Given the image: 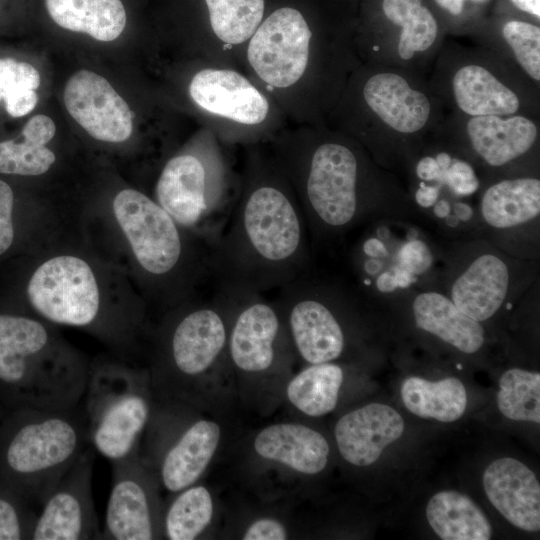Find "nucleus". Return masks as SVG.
<instances>
[{
	"instance_id": "nucleus-21",
	"label": "nucleus",
	"mask_w": 540,
	"mask_h": 540,
	"mask_svg": "<svg viewBox=\"0 0 540 540\" xmlns=\"http://www.w3.org/2000/svg\"><path fill=\"white\" fill-rule=\"evenodd\" d=\"M63 102L72 119L97 141L119 144L133 133L134 114L129 105L94 71L75 72L65 84Z\"/></svg>"
},
{
	"instance_id": "nucleus-36",
	"label": "nucleus",
	"mask_w": 540,
	"mask_h": 540,
	"mask_svg": "<svg viewBox=\"0 0 540 540\" xmlns=\"http://www.w3.org/2000/svg\"><path fill=\"white\" fill-rule=\"evenodd\" d=\"M56 162L55 153L20 136L0 142V173L19 176H40Z\"/></svg>"
},
{
	"instance_id": "nucleus-38",
	"label": "nucleus",
	"mask_w": 540,
	"mask_h": 540,
	"mask_svg": "<svg viewBox=\"0 0 540 540\" xmlns=\"http://www.w3.org/2000/svg\"><path fill=\"white\" fill-rule=\"evenodd\" d=\"M41 76L29 62L11 57H0V103L8 104L25 90H37Z\"/></svg>"
},
{
	"instance_id": "nucleus-15",
	"label": "nucleus",
	"mask_w": 540,
	"mask_h": 540,
	"mask_svg": "<svg viewBox=\"0 0 540 540\" xmlns=\"http://www.w3.org/2000/svg\"><path fill=\"white\" fill-rule=\"evenodd\" d=\"M296 360L275 302L261 294L240 299L228 336L227 365L242 390L251 396L281 394Z\"/></svg>"
},
{
	"instance_id": "nucleus-29",
	"label": "nucleus",
	"mask_w": 540,
	"mask_h": 540,
	"mask_svg": "<svg viewBox=\"0 0 540 540\" xmlns=\"http://www.w3.org/2000/svg\"><path fill=\"white\" fill-rule=\"evenodd\" d=\"M433 531L443 540H488L491 525L467 495L453 490L434 494L426 507Z\"/></svg>"
},
{
	"instance_id": "nucleus-3",
	"label": "nucleus",
	"mask_w": 540,
	"mask_h": 540,
	"mask_svg": "<svg viewBox=\"0 0 540 540\" xmlns=\"http://www.w3.org/2000/svg\"><path fill=\"white\" fill-rule=\"evenodd\" d=\"M124 252L123 267L146 304L165 312L202 293L211 284V242L178 224L153 198L123 188L102 212Z\"/></svg>"
},
{
	"instance_id": "nucleus-25",
	"label": "nucleus",
	"mask_w": 540,
	"mask_h": 540,
	"mask_svg": "<svg viewBox=\"0 0 540 540\" xmlns=\"http://www.w3.org/2000/svg\"><path fill=\"white\" fill-rule=\"evenodd\" d=\"M401 415L392 407L370 403L343 415L334 436L342 458L351 465L366 467L375 463L389 444L404 431Z\"/></svg>"
},
{
	"instance_id": "nucleus-42",
	"label": "nucleus",
	"mask_w": 540,
	"mask_h": 540,
	"mask_svg": "<svg viewBox=\"0 0 540 540\" xmlns=\"http://www.w3.org/2000/svg\"><path fill=\"white\" fill-rule=\"evenodd\" d=\"M244 540H285L289 538L286 525L275 517L264 516L251 521L241 533Z\"/></svg>"
},
{
	"instance_id": "nucleus-45",
	"label": "nucleus",
	"mask_w": 540,
	"mask_h": 540,
	"mask_svg": "<svg viewBox=\"0 0 540 540\" xmlns=\"http://www.w3.org/2000/svg\"><path fill=\"white\" fill-rule=\"evenodd\" d=\"M466 1L474 4H484L489 0H435L441 9L454 17H458L464 12Z\"/></svg>"
},
{
	"instance_id": "nucleus-44",
	"label": "nucleus",
	"mask_w": 540,
	"mask_h": 540,
	"mask_svg": "<svg viewBox=\"0 0 540 540\" xmlns=\"http://www.w3.org/2000/svg\"><path fill=\"white\" fill-rule=\"evenodd\" d=\"M442 186L424 182H410L409 194L419 208H431L441 194Z\"/></svg>"
},
{
	"instance_id": "nucleus-23",
	"label": "nucleus",
	"mask_w": 540,
	"mask_h": 540,
	"mask_svg": "<svg viewBox=\"0 0 540 540\" xmlns=\"http://www.w3.org/2000/svg\"><path fill=\"white\" fill-rule=\"evenodd\" d=\"M251 449L258 461L295 477L319 474L330 454L329 444L319 431L296 422L263 427L255 434Z\"/></svg>"
},
{
	"instance_id": "nucleus-30",
	"label": "nucleus",
	"mask_w": 540,
	"mask_h": 540,
	"mask_svg": "<svg viewBox=\"0 0 540 540\" xmlns=\"http://www.w3.org/2000/svg\"><path fill=\"white\" fill-rule=\"evenodd\" d=\"M343 381L344 370L336 362L308 364L291 375L283 392L295 410L320 417L336 408Z\"/></svg>"
},
{
	"instance_id": "nucleus-1",
	"label": "nucleus",
	"mask_w": 540,
	"mask_h": 540,
	"mask_svg": "<svg viewBox=\"0 0 540 540\" xmlns=\"http://www.w3.org/2000/svg\"><path fill=\"white\" fill-rule=\"evenodd\" d=\"M315 265L299 202L270 179L248 187L210 245L213 289L238 299L278 290Z\"/></svg>"
},
{
	"instance_id": "nucleus-5",
	"label": "nucleus",
	"mask_w": 540,
	"mask_h": 540,
	"mask_svg": "<svg viewBox=\"0 0 540 540\" xmlns=\"http://www.w3.org/2000/svg\"><path fill=\"white\" fill-rule=\"evenodd\" d=\"M202 296L166 310L149 331L155 396L195 408L206 404L212 378L229 372L228 336L240 300L215 289Z\"/></svg>"
},
{
	"instance_id": "nucleus-6",
	"label": "nucleus",
	"mask_w": 540,
	"mask_h": 540,
	"mask_svg": "<svg viewBox=\"0 0 540 540\" xmlns=\"http://www.w3.org/2000/svg\"><path fill=\"white\" fill-rule=\"evenodd\" d=\"M90 363L40 318L0 314V398L11 410H63L85 394Z\"/></svg>"
},
{
	"instance_id": "nucleus-43",
	"label": "nucleus",
	"mask_w": 540,
	"mask_h": 540,
	"mask_svg": "<svg viewBox=\"0 0 540 540\" xmlns=\"http://www.w3.org/2000/svg\"><path fill=\"white\" fill-rule=\"evenodd\" d=\"M56 133L54 121L47 115L37 114L23 126L21 137L40 146H47Z\"/></svg>"
},
{
	"instance_id": "nucleus-9",
	"label": "nucleus",
	"mask_w": 540,
	"mask_h": 540,
	"mask_svg": "<svg viewBox=\"0 0 540 540\" xmlns=\"http://www.w3.org/2000/svg\"><path fill=\"white\" fill-rule=\"evenodd\" d=\"M273 301L296 359L305 365L344 357L355 325L374 302L347 276L328 273L317 265L279 288Z\"/></svg>"
},
{
	"instance_id": "nucleus-10",
	"label": "nucleus",
	"mask_w": 540,
	"mask_h": 540,
	"mask_svg": "<svg viewBox=\"0 0 540 540\" xmlns=\"http://www.w3.org/2000/svg\"><path fill=\"white\" fill-rule=\"evenodd\" d=\"M428 81L447 111L540 117V88L478 45L445 41Z\"/></svg>"
},
{
	"instance_id": "nucleus-20",
	"label": "nucleus",
	"mask_w": 540,
	"mask_h": 540,
	"mask_svg": "<svg viewBox=\"0 0 540 540\" xmlns=\"http://www.w3.org/2000/svg\"><path fill=\"white\" fill-rule=\"evenodd\" d=\"M178 224L211 243L220 233V199L210 191L202 160L193 154L172 157L164 165L154 199Z\"/></svg>"
},
{
	"instance_id": "nucleus-19",
	"label": "nucleus",
	"mask_w": 540,
	"mask_h": 540,
	"mask_svg": "<svg viewBox=\"0 0 540 540\" xmlns=\"http://www.w3.org/2000/svg\"><path fill=\"white\" fill-rule=\"evenodd\" d=\"M94 461L88 446L41 505L33 540L102 539L92 493Z\"/></svg>"
},
{
	"instance_id": "nucleus-24",
	"label": "nucleus",
	"mask_w": 540,
	"mask_h": 540,
	"mask_svg": "<svg viewBox=\"0 0 540 540\" xmlns=\"http://www.w3.org/2000/svg\"><path fill=\"white\" fill-rule=\"evenodd\" d=\"M406 303L415 326L464 354H474L485 343L482 323L462 312L436 288L410 287L392 294Z\"/></svg>"
},
{
	"instance_id": "nucleus-41",
	"label": "nucleus",
	"mask_w": 540,
	"mask_h": 540,
	"mask_svg": "<svg viewBox=\"0 0 540 540\" xmlns=\"http://www.w3.org/2000/svg\"><path fill=\"white\" fill-rule=\"evenodd\" d=\"M13 209V190L0 179V256L7 252L14 241Z\"/></svg>"
},
{
	"instance_id": "nucleus-4",
	"label": "nucleus",
	"mask_w": 540,
	"mask_h": 540,
	"mask_svg": "<svg viewBox=\"0 0 540 540\" xmlns=\"http://www.w3.org/2000/svg\"><path fill=\"white\" fill-rule=\"evenodd\" d=\"M100 260L73 252L43 258L26 286L30 307L38 318L83 329L124 359L148 334V305L140 294L113 295Z\"/></svg>"
},
{
	"instance_id": "nucleus-27",
	"label": "nucleus",
	"mask_w": 540,
	"mask_h": 540,
	"mask_svg": "<svg viewBox=\"0 0 540 540\" xmlns=\"http://www.w3.org/2000/svg\"><path fill=\"white\" fill-rule=\"evenodd\" d=\"M189 93L202 109L242 124H259L269 111L266 98L232 70L199 71L190 82Z\"/></svg>"
},
{
	"instance_id": "nucleus-11",
	"label": "nucleus",
	"mask_w": 540,
	"mask_h": 540,
	"mask_svg": "<svg viewBox=\"0 0 540 540\" xmlns=\"http://www.w3.org/2000/svg\"><path fill=\"white\" fill-rule=\"evenodd\" d=\"M154 401L148 368L121 358L92 361L82 404L94 450L113 462L140 447Z\"/></svg>"
},
{
	"instance_id": "nucleus-13",
	"label": "nucleus",
	"mask_w": 540,
	"mask_h": 540,
	"mask_svg": "<svg viewBox=\"0 0 540 540\" xmlns=\"http://www.w3.org/2000/svg\"><path fill=\"white\" fill-rule=\"evenodd\" d=\"M540 117L447 111L431 139L469 161L481 181L539 175Z\"/></svg>"
},
{
	"instance_id": "nucleus-7",
	"label": "nucleus",
	"mask_w": 540,
	"mask_h": 540,
	"mask_svg": "<svg viewBox=\"0 0 540 540\" xmlns=\"http://www.w3.org/2000/svg\"><path fill=\"white\" fill-rule=\"evenodd\" d=\"M358 96L364 147L380 166L399 179L408 178L413 163L447 113L428 77L368 63Z\"/></svg>"
},
{
	"instance_id": "nucleus-39",
	"label": "nucleus",
	"mask_w": 540,
	"mask_h": 540,
	"mask_svg": "<svg viewBox=\"0 0 540 540\" xmlns=\"http://www.w3.org/2000/svg\"><path fill=\"white\" fill-rule=\"evenodd\" d=\"M397 259L401 269L408 271L418 280L428 281L432 279L435 257L429 246L423 239L409 235L404 239L397 251Z\"/></svg>"
},
{
	"instance_id": "nucleus-40",
	"label": "nucleus",
	"mask_w": 540,
	"mask_h": 540,
	"mask_svg": "<svg viewBox=\"0 0 540 540\" xmlns=\"http://www.w3.org/2000/svg\"><path fill=\"white\" fill-rule=\"evenodd\" d=\"M481 184V177L476 168L469 161L454 153L451 162L444 170L442 187L461 199L478 192Z\"/></svg>"
},
{
	"instance_id": "nucleus-12",
	"label": "nucleus",
	"mask_w": 540,
	"mask_h": 540,
	"mask_svg": "<svg viewBox=\"0 0 540 540\" xmlns=\"http://www.w3.org/2000/svg\"><path fill=\"white\" fill-rule=\"evenodd\" d=\"M442 256L439 290L480 323L508 310L536 280V260L509 254L485 238L457 241Z\"/></svg>"
},
{
	"instance_id": "nucleus-31",
	"label": "nucleus",
	"mask_w": 540,
	"mask_h": 540,
	"mask_svg": "<svg viewBox=\"0 0 540 540\" xmlns=\"http://www.w3.org/2000/svg\"><path fill=\"white\" fill-rule=\"evenodd\" d=\"M478 45L540 88V27L519 20L504 21L494 36H478Z\"/></svg>"
},
{
	"instance_id": "nucleus-34",
	"label": "nucleus",
	"mask_w": 540,
	"mask_h": 540,
	"mask_svg": "<svg viewBox=\"0 0 540 540\" xmlns=\"http://www.w3.org/2000/svg\"><path fill=\"white\" fill-rule=\"evenodd\" d=\"M497 406L508 419L540 423V374L520 368L505 371L499 380Z\"/></svg>"
},
{
	"instance_id": "nucleus-47",
	"label": "nucleus",
	"mask_w": 540,
	"mask_h": 540,
	"mask_svg": "<svg viewBox=\"0 0 540 540\" xmlns=\"http://www.w3.org/2000/svg\"><path fill=\"white\" fill-rule=\"evenodd\" d=\"M518 10L525 12L539 20L540 0H509Z\"/></svg>"
},
{
	"instance_id": "nucleus-14",
	"label": "nucleus",
	"mask_w": 540,
	"mask_h": 540,
	"mask_svg": "<svg viewBox=\"0 0 540 540\" xmlns=\"http://www.w3.org/2000/svg\"><path fill=\"white\" fill-rule=\"evenodd\" d=\"M195 407L155 397L140 455L170 494L198 482L222 443L223 428Z\"/></svg>"
},
{
	"instance_id": "nucleus-2",
	"label": "nucleus",
	"mask_w": 540,
	"mask_h": 540,
	"mask_svg": "<svg viewBox=\"0 0 540 540\" xmlns=\"http://www.w3.org/2000/svg\"><path fill=\"white\" fill-rule=\"evenodd\" d=\"M303 165L298 202L314 256L336 251L373 222H410L421 214L402 181L365 147L327 139L312 148Z\"/></svg>"
},
{
	"instance_id": "nucleus-17",
	"label": "nucleus",
	"mask_w": 540,
	"mask_h": 540,
	"mask_svg": "<svg viewBox=\"0 0 540 540\" xmlns=\"http://www.w3.org/2000/svg\"><path fill=\"white\" fill-rule=\"evenodd\" d=\"M387 23L366 45L369 63L428 77L445 42L444 32L423 0H382Z\"/></svg>"
},
{
	"instance_id": "nucleus-16",
	"label": "nucleus",
	"mask_w": 540,
	"mask_h": 540,
	"mask_svg": "<svg viewBox=\"0 0 540 540\" xmlns=\"http://www.w3.org/2000/svg\"><path fill=\"white\" fill-rule=\"evenodd\" d=\"M112 463V488L107 502L102 539H163L164 503L153 470L140 447Z\"/></svg>"
},
{
	"instance_id": "nucleus-35",
	"label": "nucleus",
	"mask_w": 540,
	"mask_h": 540,
	"mask_svg": "<svg viewBox=\"0 0 540 540\" xmlns=\"http://www.w3.org/2000/svg\"><path fill=\"white\" fill-rule=\"evenodd\" d=\"M215 35L227 44L249 39L261 23L264 0H205Z\"/></svg>"
},
{
	"instance_id": "nucleus-37",
	"label": "nucleus",
	"mask_w": 540,
	"mask_h": 540,
	"mask_svg": "<svg viewBox=\"0 0 540 540\" xmlns=\"http://www.w3.org/2000/svg\"><path fill=\"white\" fill-rule=\"evenodd\" d=\"M30 504L19 493L0 483V540L32 539L38 513Z\"/></svg>"
},
{
	"instance_id": "nucleus-32",
	"label": "nucleus",
	"mask_w": 540,
	"mask_h": 540,
	"mask_svg": "<svg viewBox=\"0 0 540 540\" xmlns=\"http://www.w3.org/2000/svg\"><path fill=\"white\" fill-rule=\"evenodd\" d=\"M401 397L411 413L441 422L458 420L467 405L465 387L455 377L435 382L416 376L408 377L402 383Z\"/></svg>"
},
{
	"instance_id": "nucleus-8",
	"label": "nucleus",
	"mask_w": 540,
	"mask_h": 540,
	"mask_svg": "<svg viewBox=\"0 0 540 540\" xmlns=\"http://www.w3.org/2000/svg\"><path fill=\"white\" fill-rule=\"evenodd\" d=\"M89 444L82 402L63 410L13 409L0 425V483L42 505Z\"/></svg>"
},
{
	"instance_id": "nucleus-22",
	"label": "nucleus",
	"mask_w": 540,
	"mask_h": 540,
	"mask_svg": "<svg viewBox=\"0 0 540 540\" xmlns=\"http://www.w3.org/2000/svg\"><path fill=\"white\" fill-rule=\"evenodd\" d=\"M479 218L492 237L522 236L538 230L540 217L539 175L501 177L482 182Z\"/></svg>"
},
{
	"instance_id": "nucleus-18",
	"label": "nucleus",
	"mask_w": 540,
	"mask_h": 540,
	"mask_svg": "<svg viewBox=\"0 0 540 540\" xmlns=\"http://www.w3.org/2000/svg\"><path fill=\"white\" fill-rule=\"evenodd\" d=\"M312 31L300 11L275 10L251 36L250 65L267 84L285 88L304 75L310 57Z\"/></svg>"
},
{
	"instance_id": "nucleus-33",
	"label": "nucleus",
	"mask_w": 540,
	"mask_h": 540,
	"mask_svg": "<svg viewBox=\"0 0 540 540\" xmlns=\"http://www.w3.org/2000/svg\"><path fill=\"white\" fill-rule=\"evenodd\" d=\"M214 514V498L206 486L197 482L173 493L170 501L164 504L163 539H199L212 526Z\"/></svg>"
},
{
	"instance_id": "nucleus-48",
	"label": "nucleus",
	"mask_w": 540,
	"mask_h": 540,
	"mask_svg": "<svg viewBox=\"0 0 540 540\" xmlns=\"http://www.w3.org/2000/svg\"><path fill=\"white\" fill-rule=\"evenodd\" d=\"M444 220L449 229H457L460 224L459 219L454 214H449Z\"/></svg>"
},
{
	"instance_id": "nucleus-28",
	"label": "nucleus",
	"mask_w": 540,
	"mask_h": 540,
	"mask_svg": "<svg viewBox=\"0 0 540 540\" xmlns=\"http://www.w3.org/2000/svg\"><path fill=\"white\" fill-rule=\"evenodd\" d=\"M40 7L49 24L99 42L117 40L130 19L126 0H40Z\"/></svg>"
},
{
	"instance_id": "nucleus-46",
	"label": "nucleus",
	"mask_w": 540,
	"mask_h": 540,
	"mask_svg": "<svg viewBox=\"0 0 540 540\" xmlns=\"http://www.w3.org/2000/svg\"><path fill=\"white\" fill-rule=\"evenodd\" d=\"M451 208L454 215L459 219L460 222L472 221L474 210L470 204L458 199L452 204Z\"/></svg>"
},
{
	"instance_id": "nucleus-26",
	"label": "nucleus",
	"mask_w": 540,
	"mask_h": 540,
	"mask_svg": "<svg viewBox=\"0 0 540 540\" xmlns=\"http://www.w3.org/2000/svg\"><path fill=\"white\" fill-rule=\"evenodd\" d=\"M483 487L512 525L528 532L540 529V485L525 464L511 457L493 461L483 473Z\"/></svg>"
}]
</instances>
